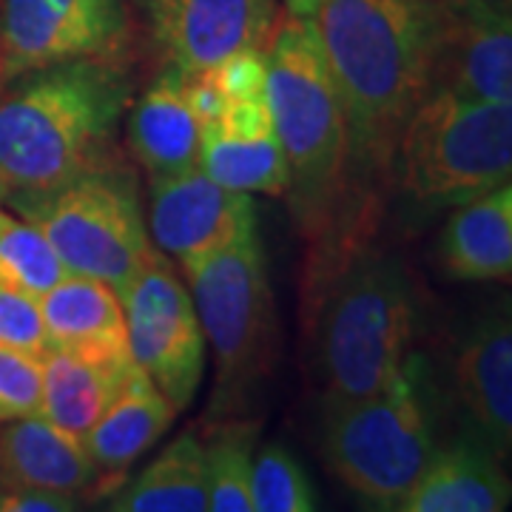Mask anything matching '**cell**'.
Wrapping results in <instances>:
<instances>
[{
	"label": "cell",
	"mask_w": 512,
	"mask_h": 512,
	"mask_svg": "<svg viewBox=\"0 0 512 512\" xmlns=\"http://www.w3.org/2000/svg\"><path fill=\"white\" fill-rule=\"evenodd\" d=\"M311 20L316 43L342 94L350 160L393 163L407 117L433 77V20L427 0H288Z\"/></svg>",
	"instance_id": "6da1fadb"
},
{
	"label": "cell",
	"mask_w": 512,
	"mask_h": 512,
	"mask_svg": "<svg viewBox=\"0 0 512 512\" xmlns=\"http://www.w3.org/2000/svg\"><path fill=\"white\" fill-rule=\"evenodd\" d=\"M128 106L123 60L80 57L15 77L0 97V202L49 194L109 165Z\"/></svg>",
	"instance_id": "7a4b0ae2"
},
{
	"label": "cell",
	"mask_w": 512,
	"mask_h": 512,
	"mask_svg": "<svg viewBox=\"0 0 512 512\" xmlns=\"http://www.w3.org/2000/svg\"><path fill=\"white\" fill-rule=\"evenodd\" d=\"M268 106L279 148L291 174L293 208L305 225L319 228L342 194L350 163L348 117L342 94L316 43L311 20L279 9L265 46Z\"/></svg>",
	"instance_id": "3957f363"
},
{
	"label": "cell",
	"mask_w": 512,
	"mask_h": 512,
	"mask_svg": "<svg viewBox=\"0 0 512 512\" xmlns=\"http://www.w3.org/2000/svg\"><path fill=\"white\" fill-rule=\"evenodd\" d=\"M416 302L402 262L359 254L336 276L319 311L316 359L330 402L379 393L410 359Z\"/></svg>",
	"instance_id": "277c9868"
},
{
	"label": "cell",
	"mask_w": 512,
	"mask_h": 512,
	"mask_svg": "<svg viewBox=\"0 0 512 512\" xmlns=\"http://www.w3.org/2000/svg\"><path fill=\"white\" fill-rule=\"evenodd\" d=\"M399 183L427 208L461 205L510 183L512 103L427 89L393 151Z\"/></svg>",
	"instance_id": "5b68a950"
},
{
	"label": "cell",
	"mask_w": 512,
	"mask_h": 512,
	"mask_svg": "<svg viewBox=\"0 0 512 512\" xmlns=\"http://www.w3.org/2000/svg\"><path fill=\"white\" fill-rule=\"evenodd\" d=\"M322 450L348 490L373 507L396 510L436 450L419 356L410 353L379 393L330 402Z\"/></svg>",
	"instance_id": "8992f818"
},
{
	"label": "cell",
	"mask_w": 512,
	"mask_h": 512,
	"mask_svg": "<svg viewBox=\"0 0 512 512\" xmlns=\"http://www.w3.org/2000/svg\"><path fill=\"white\" fill-rule=\"evenodd\" d=\"M52 242L69 274L92 276L117 296L157 256L140 214L134 177L100 165L49 194L12 202Z\"/></svg>",
	"instance_id": "52a82bcc"
},
{
	"label": "cell",
	"mask_w": 512,
	"mask_h": 512,
	"mask_svg": "<svg viewBox=\"0 0 512 512\" xmlns=\"http://www.w3.org/2000/svg\"><path fill=\"white\" fill-rule=\"evenodd\" d=\"M183 274L200 316L202 336L217 365L211 416L237 413L265 370L274 322L268 259L259 225Z\"/></svg>",
	"instance_id": "ba28073f"
},
{
	"label": "cell",
	"mask_w": 512,
	"mask_h": 512,
	"mask_svg": "<svg viewBox=\"0 0 512 512\" xmlns=\"http://www.w3.org/2000/svg\"><path fill=\"white\" fill-rule=\"evenodd\" d=\"M120 302L134 362L168 402L185 410L194 402L205 373V336L191 291L180 282L168 256L157 251L120 293Z\"/></svg>",
	"instance_id": "9c48e42d"
},
{
	"label": "cell",
	"mask_w": 512,
	"mask_h": 512,
	"mask_svg": "<svg viewBox=\"0 0 512 512\" xmlns=\"http://www.w3.org/2000/svg\"><path fill=\"white\" fill-rule=\"evenodd\" d=\"M128 0H0V86L63 60H123Z\"/></svg>",
	"instance_id": "30bf717a"
},
{
	"label": "cell",
	"mask_w": 512,
	"mask_h": 512,
	"mask_svg": "<svg viewBox=\"0 0 512 512\" xmlns=\"http://www.w3.org/2000/svg\"><path fill=\"white\" fill-rule=\"evenodd\" d=\"M165 66L197 74L242 49H265L274 35L276 0H128Z\"/></svg>",
	"instance_id": "8fae6325"
},
{
	"label": "cell",
	"mask_w": 512,
	"mask_h": 512,
	"mask_svg": "<svg viewBox=\"0 0 512 512\" xmlns=\"http://www.w3.org/2000/svg\"><path fill=\"white\" fill-rule=\"evenodd\" d=\"M433 20L430 89L512 103L510 0H427Z\"/></svg>",
	"instance_id": "7c38bea8"
},
{
	"label": "cell",
	"mask_w": 512,
	"mask_h": 512,
	"mask_svg": "<svg viewBox=\"0 0 512 512\" xmlns=\"http://www.w3.org/2000/svg\"><path fill=\"white\" fill-rule=\"evenodd\" d=\"M254 225L251 194L225 188L202 168L151 185L148 237L160 254L177 259L183 271L234 245Z\"/></svg>",
	"instance_id": "4fadbf2b"
},
{
	"label": "cell",
	"mask_w": 512,
	"mask_h": 512,
	"mask_svg": "<svg viewBox=\"0 0 512 512\" xmlns=\"http://www.w3.org/2000/svg\"><path fill=\"white\" fill-rule=\"evenodd\" d=\"M200 168L225 188L285 197L291 174L279 148L268 92L231 100L214 126L202 128Z\"/></svg>",
	"instance_id": "5bb4252c"
},
{
	"label": "cell",
	"mask_w": 512,
	"mask_h": 512,
	"mask_svg": "<svg viewBox=\"0 0 512 512\" xmlns=\"http://www.w3.org/2000/svg\"><path fill=\"white\" fill-rule=\"evenodd\" d=\"M49 348L126 376L137 365L128 345L126 311L117 291L92 276L66 274L40 296Z\"/></svg>",
	"instance_id": "9a60e30c"
},
{
	"label": "cell",
	"mask_w": 512,
	"mask_h": 512,
	"mask_svg": "<svg viewBox=\"0 0 512 512\" xmlns=\"http://www.w3.org/2000/svg\"><path fill=\"white\" fill-rule=\"evenodd\" d=\"M456 387L478 444L498 461H507L512 450V322L507 302L484 313L461 345Z\"/></svg>",
	"instance_id": "2e32d148"
},
{
	"label": "cell",
	"mask_w": 512,
	"mask_h": 512,
	"mask_svg": "<svg viewBox=\"0 0 512 512\" xmlns=\"http://www.w3.org/2000/svg\"><path fill=\"white\" fill-rule=\"evenodd\" d=\"M177 407L165 399L160 387L148 379L140 365L123 376L114 399L103 410L89 436L83 439L86 453L97 470L94 495H106L126 481L131 464L163 439L177 419Z\"/></svg>",
	"instance_id": "e0dca14e"
},
{
	"label": "cell",
	"mask_w": 512,
	"mask_h": 512,
	"mask_svg": "<svg viewBox=\"0 0 512 512\" xmlns=\"http://www.w3.org/2000/svg\"><path fill=\"white\" fill-rule=\"evenodd\" d=\"M128 146L151 185L200 168L202 128L188 103L185 74L165 69L131 106Z\"/></svg>",
	"instance_id": "ac0fdd59"
},
{
	"label": "cell",
	"mask_w": 512,
	"mask_h": 512,
	"mask_svg": "<svg viewBox=\"0 0 512 512\" xmlns=\"http://www.w3.org/2000/svg\"><path fill=\"white\" fill-rule=\"evenodd\" d=\"M0 487H46L86 498L97 490V470L83 441L35 413L0 427Z\"/></svg>",
	"instance_id": "d6986e66"
},
{
	"label": "cell",
	"mask_w": 512,
	"mask_h": 512,
	"mask_svg": "<svg viewBox=\"0 0 512 512\" xmlns=\"http://www.w3.org/2000/svg\"><path fill=\"white\" fill-rule=\"evenodd\" d=\"M510 478L481 444L458 441L433 450L399 512H501L510 507Z\"/></svg>",
	"instance_id": "ffe728a7"
},
{
	"label": "cell",
	"mask_w": 512,
	"mask_h": 512,
	"mask_svg": "<svg viewBox=\"0 0 512 512\" xmlns=\"http://www.w3.org/2000/svg\"><path fill=\"white\" fill-rule=\"evenodd\" d=\"M444 274L458 282H501L512 274L510 183L467 200L444 222L439 239Z\"/></svg>",
	"instance_id": "44dd1931"
},
{
	"label": "cell",
	"mask_w": 512,
	"mask_h": 512,
	"mask_svg": "<svg viewBox=\"0 0 512 512\" xmlns=\"http://www.w3.org/2000/svg\"><path fill=\"white\" fill-rule=\"evenodd\" d=\"M106 498V510L114 512H205L208 467L202 439L197 433L177 436L148 467Z\"/></svg>",
	"instance_id": "7402d4cb"
},
{
	"label": "cell",
	"mask_w": 512,
	"mask_h": 512,
	"mask_svg": "<svg viewBox=\"0 0 512 512\" xmlns=\"http://www.w3.org/2000/svg\"><path fill=\"white\" fill-rule=\"evenodd\" d=\"M120 382L123 376L106 367L52 348L43 359L40 416H46L55 427L83 441L109 407Z\"/></svg>",
	"instance_id": "603a6c76"
},
{
	"label": "cell",
	"mask_w": 512,
	"mask_h": 512,
	"mask_svg": "<svg viewBox=\"0 0 512 512\" xmlns=\"http://www.w3.org/2000/svg\"><path fill=\"white\" fill-rule=\"evenodd\" d=\"M259 424L222 421L208 433L205 467H208V510L254 512L251 504V470Z\"/></svg>",
	"instance_id": "cb8c5ba5"
},
{
	"label": "cell",
	"mask_w": 512,
	"mask_h": 512,
	"mask_svg": "<svg viewBox=\"0 0 512 512\" xmlns=\"http://www.w3.org/2000/svg\"><path fill=\"white\" fill-rule=\"evenodd\" d=\"M69 274L35 222L0 211V282L43 296Z\"/></svg>",
	"instance_id": "d4e9b609"
},
{
	"label": "cell",
	"mask_w": 512,
	"mask_h": 512,
	"mask_svg": "<svg viewBox=\"0 0 512 512\" xmlns=\"http://www.w3.org/2000/svg\"><path fill=\"white\" fill-rule=\"evenodd\" d=\"M251 504L254 512H313L319 507L305 467L282 444H265L254 456Z\"/></svg>",
	"instance_id": "484cf974"
},
{
	"label": "cell",
	"mask_w": 512,
	"mask_h": 512,
	"mask_svg": "<svg viewBox=\"0 0 512 512\" xmlns=\"http://www.w3.org/2000/svg\"><path fill=\"white\" fill-rule=\"evenodd\" d=\"M43 359L0 345V424L40 413Z\"/></svg>",
	"instance_id": "4316f807"
},
{
	"label": "cell",
	"mask_w": 512,
	"mask_h": 512,
	"mask_svg": "<svg viewBox=\"0 0 512 512\" xmlns=\"http://www.w3.org/2000/svg\"><path fill=\"white\" fill-rule=\"evenodd\" d=\"M0 345L46 359L49 336L40 313V299L0 282Z\"/></svg>",
	"instance_id": "83f0119b"
},
{
	"label": "cell",
	"mask_w": 512,
	"mask_h": 512,
	"mask_svg": "<svg viewBox=\"0 0 512 512\" xmlns=\"http://www.w3.org/2000/svg\"><path fill=\"white\" fill-rule=\"evenodd\" d=\"M83 498L46 487H0V512H72Z\"/></svg>",
	"instance_id": "f1b7e54d"
}]
</instances>
